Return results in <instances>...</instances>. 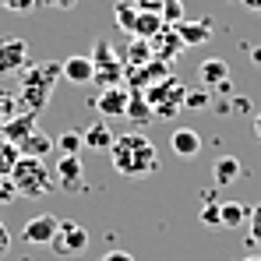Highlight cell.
<instances>
[{"mask_svg": "<svg viewBox=\"0 0 261 261\" xmlns=\"http://www.w3.org/2000/svg\"><path fill=\"white\" fill-rule=\"evenodd\" d=\"M36 130V113H18V117H11L7 124H4V134L0 138H7V141H21V138H29Z\"/></svg>", "mask_w": 261, "mask_h": 261, "instance_id": "44dd1931", "label": "cell"}, {"mask_svg": "<svg viewBox=\"0 0 261 261\" xmlns=\"http://www.w3.org/2000/svg\"><path fill=\"white\" fill-rule=\"evenodd\" d=\"M201 222H205V226H219V201H212V198H208V194H205V208H201Z\"/></svg>", "mask_w": 261, "mask_h": 261, "instance_id": "f546056e", "label": "cell"}, {"mask_svg": "<svg viewBox=\"0 0 261 261\" xmlns=\"http://www.w3.org/2000/svg\"><path fill=\"white\" fill-rule=\"evenodd\" d=\"M247 11H254V14H261V0H240Z\"/></svg>", "mask_w": 261, "mask_h": 261, "instance_id": "d590c367", "label": "cell"}, {"mask_svg": "<svg viewBox=\"0 0 261 261\" xmlns=\"http://www.w3.org/2000/svg\"><path fill=\"white\" fill-rule=\"evenodd\" d=\"M102 261H134V254H127V251H110V254H102Z\"/></svg>", "mask_w": 261, "mask_h": 261, "instance_id": "e575fe53", "label": "cell"}, {"mask_svg": "<svg viewBox=\"0 0 261 261\" xmlns=\"http://www.w3.org/2000/svg\"><path fill=\"white\" fill-rule=\"evenodd\" d=\"M127 120H130V124H152V120H155V117H152V106L145 102V95H141V92H130Z\"/></svg>", "mask_w": 261, "mask_h": 261, "instance_id": "7402d4cb", "label": "cell"}, {"mask_svg": "<svg viewBox=\"0 0 261 261\" xmlns=\"http://www.w3.org/2000/svg\"><path fill=\"white\" fill-rule=\"evenodd\" d=\"M240 173H244V166H240V159H237V155H219L216 166H212L216 187H229V184H237Z\"/></svg>", "mask_w": 261, "mask_h": 261, "instance_id": "d6986e66", "label": "cell"}, {"mask_svg": "<svg viewBox=\"0 0 261 261\" xmlns=\"http://www.w3.org/2000/svg\"><path fill=\"white\" fill-rule=\"evenodd\" d=\"M254 138H258V141H261V113H258V117H254Z\"/></svg>", "mask_w": 261, "mask_h": 261, "instance_id": "74e56055", "label": "cell"}, {"mask_svg": "<svg viewBox=\"0 0 261 261\" xmlns=\"http://www.w3.org/2000/svg\"><path fill=\"white\" fill-rule=\"evenodd\" d=\"M82 138H85V148H95V152H110L113 141H117V134H113V127H110V120H92V124L82 130Z\"/></svg>", "mask_w": 261, "mask_h": 261, "instance_id": "4fadbf2b", "label": "cell"}, {"mask_svg": "<svg viewBox=\"0 0 261 261\" xmlns=\"http://www.w3.org/2000/svg\"><path fill=\"white\" fill-rule=\"evenodd\" d=\"M130 4H134L138 11H155V14H163V4H166V0H130Z\"/></svg>", "mask_w": 261, "mask_h": 261, "instance_id": "1f68e13d", "label": "cell"}, {"mask_svg": "<svg viewBox=\"0 0 261 261\" xmlns=\"http://www.w3.org/2000/svg\"><path fill=\"white\" fill-rule=\"evenodd\" d=\"M244 261H261V254H251V258H244Z\"/></svg>", "mask_w": 261, "mask_h": 261, "instance_id": "f35d334b", "label": "cell"}, {"mask_svg": "<svg viewBox=\"0 0 261 261\" xmlns=\"http://www.w3.org/2000/svg\"><path fill=\"white\" fill-rule=\"evenodd\" d=\"M7 247H11V229H7V226L0 222V258L7 254Z\"/></svg>", "mask_w": 261, "mask_h": 261, "instance_id": "836d02e7", "label": "cell"}, {"mask_svg": "<svg viewBox=\"0 0 261 261\" xmlns=\"http://www.w3.org/2000/svg\"><path fill=\"white\" fill-rule=\"evenodd\" d=\"M251 60H254V67H261V46H254V49H251Z\"/></svg>", "mask_w": 261, "mask_h": 261, "instance_id": "8d00e7d4", "label": "cell"}, {"mask_svg": "<svg viewBox=\"0 0 261 261\" xmlns=\"http://www.w3.org/2000/svg\"><path fill=\"white\" fill-rule=\"evenodd\" d=\"M92 64H95V82H99L102 88L120 85V78H124V57H117L110 43H95Z\"/></svg>", "mask_w": 261, "mask_h": 261, "instance_id": "5b68a950", "label": "cell"}, {"mask_svg": "<svg viewBox=\"0 0 261 261\" xmlns=\"http://www.w3.org/2000/svg\"><path fill=\"white\" fill-rule=\"evenodd\" d=\"M57 229H60V219L53 216V212H43V216H32L29 222H25L21 240L32 244V247H49L53 237H57Z\"/></svg>", "mask_w": 261, "mask_h": 261, "instance_id": "ba28073f", "label": "cell"}, {"mask_svg": "<svg viewBox=\"0 0 261 261\" xmlns=\"http://www.w3.org/2000/svg\"><path fill=\"white\" fill-rule=\"evenodd\" d=\"M110 159H113V170L127 180H145L159 170V148L152 138L145 134H120L110 148Z\"/></svg>", "mask_w": 261, "mask_h": 261, "instance_id": "6da1fadb", "label": "cell"}, {"mask_svg": "<svg viewBox=\"0 0 261 261\" xmlns=\"http://www.w3.org/2000/svg\"><path fill=\"white\" fill-rule=\"evenodd\" d=\"M25 64H29V43L21 36H4L0 39V78L21 71Z\"/></svg>", "mask_w": 261, "mask_h": 261, "instance_id": "9c48e42d", "label": "cell"}, {"mask_svg": "<svg viewBox=\"0 0 261 261\" xmlns=\"http://www.w3.org/2000/svg\"><path fill=\"white\" fill-rule=\"evenodd\" d=\"M53 180L64 191H82V184H85V163H82V155H60L57 166H53Z\"/></svg>", "mask_w": 261, "mask_h": 261, "instance_id": "30bf717a", "label": "cell"}, {"mask_svg": "<svg viewBox=\"0 0 261 261\" xmlns=\"http://www.w3.org/2000/svg\"><path fill=\"white\" fill-rule=\"evenodd\" d=\"M60 67H64V78L71 82V85H88V82H95V64H92V57H67V60H60Z\"/></svg>", "mask_w": 261, "mask_h": 261, "instance_id": "7c38bea8", "label": "cell"}, {"mask_svg": "<svg viewBox=\"0 0 261 261\" xmlns=\"http://www.w3.org/2000/svg\"><path fill=\"white\" fill-rule=\"evenodd\" d=\"M113 18H117V25L134 36V21H138V7L130 4V0H117L113 4Z\"/></svg>", "mask_w": 261, "mask_h": 261, "instance_id": "603a6c76", "label": "cell"}, {"mask_svg": "<svg viewBox=\"0 0 261 261\" xmlns=\"http://www.w3.org/2000/svg\"><path fill=\"white\" fill-rule=\"evenodd\" d=\"M198 78H201V85L208 88H219L229 82V64L222 60V57H208V60H201V67H198Z\"/></svg>", "mask_w": 261, "mask_h": 261, "instance_id": "5bb4252c", "label": "cell"}, {"mask_svg": "<svg viewBox=\"0 0 261 261\" xmlns=\"http://www.w3.org/2000/svg\"><path fill=\"white\" fill-rule=\"evenodd\" d=\"M7 180L14 184V191H18L21 198H46V194L57 187L53 170H46L43 159H32V155H21V159L14 163V170L7 173Z\"/></svg>", "mask_w": 261, "mask_h": 261, "instance_id": "3957f363", "label": "cell"}, {"mask_svg": "<svg viewBox=\"0 0 261 261\" xmlns=\"http://www.w3.org/2000/svg\"><path fill=\"white\" fill-rule=\"evenodd\" d=\"M180 49H184V43H180V36H176L173 25H166V29L152 39V57H155V60H166V64H170Z\"/></svg>", "mask_w": 261, "mask_h": 261, "instance_id": "2e32d148", "label": "cell"}, {"mask_svg": "<svg viewBox=\"0 0 261 261\" xmlns=\"http://www.w3.org/2000/svg\"><path fill=\"white\" fill-rule=\"evenodd\" d=\"M247 219H251V208H247L244 201H219V226L237 229V226H244Z\"/></svg>", "mask_w": 261, "mask_h": 261, "instance_id": "ffe728a7", "label": "cell"}, {"mask_svg": "<svg viewBox=\"0 0 261 261\" xmlns=\"http://www.w3.org/2000/svg\"><path fill=\"white\" fill-rule=\"evenodd\" d=\"M176 36H180V43L184 46H201L212 39V21L205 18V21H180V25H173Z\"/></svg>", "mask_w": 261, "mask_h": 261, "instance_id": "e0dca14e", "label": "cell"}, {"mask_svg": "<svg viewBox=\"0 0 261 261\" xmlns=\"http://www.w3.org/2000/svg\"><path fill=\"white\" fill-rule=\"evenodd\" d=\"M163 29H166L163 14H155V11H138V21H134V39H145V43H152V39H155Z\"/></svg>", "mask_w": 261, "mask_h": 261, "instance_id": "ac0fdd59", "label": "cell"}, {"mask_svg": "<svg viewBox=\"0 0 261 261\" xmlns=\"http://www.w3.org/2000/svg\"><path fill=\"white\" fill-rule=\"evenodd\" d=\"M57 148H60V155H78V152L85 148L82 130H64V134L57 138Z\"/></svg>", "mask_w": 261, "mask_h": 261, "instance_id": "cb8c5ba5", "label": "cell"}, {"mask_svg": "<svg viewBox=\"0 0 261 261\" xmlns=\"http://www.w3.org/2000/svg\"><path fill=\"white\" fill-rule=\"evenodd\" d=\"M4 11H14V14H32L39 7V0H0Z\"/></svg>", "mask_w": 261, "mask_h": 261, "instance_id": "f1b7e54d", "label": "cell"}, {"mask_svg": "<svg viewBox=\"0 0 261 261\" xmlns=\"http://www.w3.org/2000/svg\"><path fill=\"white\" fill-rule=\"evenodd\" d=\"M60 258H71V254H82L88 247V229L82 226V222H64L60 219V229H57V237H53V244H49Z\"/></svg>", "mask_w": 261, "mask_h": 261, "instance_id": "8992f818", "label": "cell"}, {"mask_svg": "<svg viewBox=\"0 0 261 261\" xmlns=\"http://www.w3.org/2000/svg\"><path fill=\"white\" fill-rule=\"evenodd\" d=\"M208 102H212V92H208L205 85L201 88H187V95H184V106H187V110H205Z\"/></svg>", "mask_w": 261, "mask_h": 261, "instance_id": "484cf974", "label": "cell"}, {"mask_svg": "<svg viewBox=\"0 0 261 261\" xmlns=\"http://www.w3.org/2000/svg\"><path fill=\"white\" fill-rule=\"evenodd\" d=\"M53 148H57V141H53L46 130H39V127L32 130L29 138H21V141H18V152H21V155H32V159H46Z\"/></svg>", "mask_w": 261, "mask_h": 261, "instance_id": "9a60e30c", "label": "cell"}, {"mask_svg": "<svg viewBox=\"0 0 261 261\" xmlns=\"http://www.w3.org/2000/svg\"><path fill=\"white\" fill-rule=\"evenodd\" d=\"M43 7H57V11H74L82 0H39Z\"/></svg>", "mask_w": 261, "mask_h": 261, "instance_id": "d6a6232c", "label": "cell"}, {"mask_svg": "<svg viewBox=\"0 0 261 261\" xmlns=\"http://www.w3.org/2000/svg\"><path fill=\"white\" fill-rule=\"evenodd\" d=\"M170 148H173L176 159H194L201 152V134L194 127H176L170 134Z\"/></svg>", "mask_w": 261, "mask_h": 261, "instance_id": "8fae6325", "label": "cell"}, {"mask_svg": "<svg viewBox=\"0 0 261 261\" xmlns=\"http://www.w3.org/2000/svg\"><path fill=\"white\" fill-rule=\"evenodd\" d=\"M163 21L166 25H180L184 21V0H166L163 4Z\"/></svg>", "mask_w": 261, "mask_h": 261, "instance_id": "83f0119b", "label": "cell"}, {"mask_svg": "<svg viewBox=\"0 0 261 261\" xmlns=\"http://www.w3.org/2000/svg\"><path fill=\"white\" fill-rule=\"evenodd\" d=\"M18 74H21L18 99H21L25 113H39L46 102H49L57 82L64 78V67H60V60H43V64H25Z\"/></svg>", "mask_w": 261, "mask_h": 261, "instance_id": "7a4b0ae2", "label": "cell"}, {"mask_svg": "<svg viewBox=\"0 0 261 261\" xmlns=\"http://www.w3.org/2000/svg\"><path fill=\"white\" fill-rule=\"evenodd\" d=\"M18 159H21L18 145H14V141H7V138H0V176H7V173H11Z\"/></svg>", "mask_w": 261, "mask_h": 261, "instance_id": "d4e9b609", "label": "cell"}, {"mask_svg": "<svg viewBox=\"0 0 261 261\" xmlns=\"http://www.w3.org/2000/svg\"><path fill=\"white\" fill-rule=\"evenodd\" d=\"M247 222H251V240L261 244V201L251 208V219H247Z\"/></svg>", "mask_w": 261, "mask_h": 261, "instance_id": "4dcf8cb0", "label": "cell"}, {"mask_svg": "<svg viewBox=\"0 0 261 261\" xmlns=\"http://www.w3.org/2000/svg\"><path fill=\"white\" fill-rule=\"evenodd\" d=\"M18 106H21V99H18V95L0 92V124H7L11 117H18Z\"/></svg>", "mask_w": 261, "mask_h": 261, "instance_id": "4316f807", "label": "cell"}, {"mask_svg": "<svg viewBox=\"0 0 261 261\" xmlns=\"http://www.w3.org/2000/svg\"><path fill=\"white\" fill-rule=\"evenodd\" d=\"M141 95H145V102L152 106V117H155V120H173L176 110L184 106L187 88L170 74V78H163V82H155V85L141 88Z\"/></svg>", "mask_w": 261, "mask_h": 261, "instance_id": "277c9868", "label": "cell"}, {"mask_svg": "<svg viewBox=\"0 0 261 261\" xmlns=\"http://www.w3.org/2000/svg\"><path fill=\"white\" fill-rule=\"evenodd\" d=\"M127 102H130V88L127 85H110L95 95V110L102 120H120L127 117Z\"/></svg>", "mask_w": 261, "mask_h": 261, "instance_id": "52a82bcc", "label": "cell"}]
</instances>
